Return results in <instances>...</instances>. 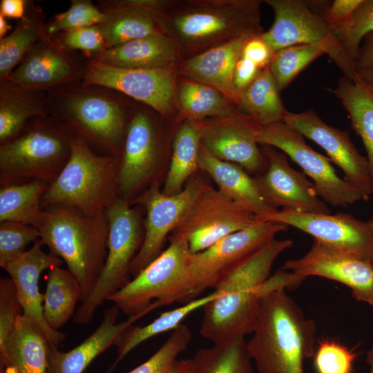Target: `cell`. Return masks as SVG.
<instances>
[{
	"mask_svg": "<svg viewBox=\"0 0 373 373\" xmlns=\"http://www.w3.org/2000/svg\"><path fill=\"white\" fill-rule=\"evenodd\" d=\"M293 245L289 238L273 239L219 282L214 289L220 294L202 308L200 334L203 338L216 344L251 334L262 296L278 288H296L305 280L284 269L269 276L276 258Z\"/></svg>",
	"mask_w": 373,
	"mask_h": 373,
	"instance_id": "6da1fadb",
	"label": "cell"
},
{
	"mask_svg": "<svg viewBox=\"0 0 373 373\" xmlns=\"http://www.w3.org/2000/svg\"><path fill=\"white\" fill-rule=\"evenodd\" d=\"M260 0H172L162 12V32L182 60L221 44L261 35Z\"/></svg>",
	"mask_w": 373,
	"mask_h": 373,
	"instance_id": "7a4b0ae2",
	"label": "cell"
},
{
	"mask_svg": "<svg viewBox=\"0 0 373 373\" xmlns=\"http://www.w3.org/2000/svg\"><path fill=\"white\" fill-rule=\"evenodd\" d=\"M248 350L258 373H304L316 350V324L308 318L285 288L260 298Z\"/></svg>",
	"mask_w": 373,
	"mask_h": 373,
	"instance_id": "3957f363",
	"label": "cell"
},
{
	"mask_svg": "<svg viewBox=\"0 0 373 373\" xmlns=\"http://www.w3.org/2000/svg\"><path fill=\"white\" fill-rule=\"evenodd\" d=\"M38 229L49 253L64 260L78 280L83 302L93 289L107 257L106 212L88 216L66 207H50L44 209Z\"/></svg>",
	"mask_w": 373,
	"mask_h": 373,
	"instance_id": "277c9868",
	"label": "cell"
},
{
	"mask_svg": "<svg viewBox=\"0 0 373 373\" xmlns=\"http://www.w3.org/2000/svg\"><path fill=\"white\" fill-rule=\"evenodd\" d=\"M120 157L100 155L79 135L74 138L68 162L41 199V207L61 206L97 216L119 197Z\"/></svg>",
	"mask_w": 373,
	"mask_h": 373,
	"instance_id": "5b68a950",
	"label": "cell"
},
{
	"mask_svg": "<svg viewBox=\"0 0 373 373\" xmlns=\"http://www.w3.org/2000/svg\"><path fill=\"white\" fill-rule=\"evenodd\" d=\"M77 135L48 115L32 119L15 137L0 145V186L34 180L49 184L68 162Z\"/></svg>",
	"mask_w": 373,
	"mask_h": 373,
	"instance_id": "8992f818",
	"label": "cell"
},
{
	"mask_svg": "<svg viewBox=\"0 0 373 373\" xmlns=\"http://www.w3.org/2000/svg\"><path fill=\"white\" fill-rule=\"evenodd\" d=\"M85 86L52 89L55 92L47 97L48 112L90 146L120 157L128 126L124 109L108 93Z\"/></svg>",
	"mask_w": 373,
	"mask_h": 373,
	"instance_id": "52a82bcc",
	"label": "cell"
},
{
	"mask_svg": "<svg viewBox=\"0 0 373 373\" xmlns=\"http://www.w3.org/2000/svg\"><path fill=\"white\" fill-rule=\"evenodd\" d=\"M168 240L170 245L166 249L108 298L128 318H142L173 303H186L191 254L185 239L169 237Z\"/></svg>",
	"mask_w": 373,
	"mask_h": 373,
	"instance_id": "ba28073f",
	"label": "cell"
},
{
	"mask_svg": "<svg viewBox=\"0 0 373 373\" xmlns=\"http://www.w3.org/2000/svg\"><path fill=\"white\" fill-rule=\"evenodd\" d=\"M108 225L107 257L90 294L81 303L73 322L88 325L97 308L131 281V266L144 238L139 211L119 197L106 211Z\"/></svg>",
	"mask_w": 373,
	"mask_h": 373,
	"instance_id": "9c48e42d",
	"label": "cell"
},
{
	"mask_svg": "<svg viewBox=\"0 0 373 373\" xmlns=\"http://www.w3.org/2000/svg\"><path fill=\"white\" fill-rule=\"evenodd\" d=\"M288 229L283 224L256 218L249 227L191 254L187 303L199 298L207 289H214L231 270L274 239L276 234Z\"/></svg>",
	"mask_w": 373,
	"mask_h": 373,
	"instance_id": "30bf717a",
	"label": "cell"
},
{
	"mask_svg": "<svg viewBox=\"0 0 373 373\" xmlns=\"http://www.w3.org/2000/svg\"><path fill=\"white\" fill-rule=\"evenodd\" d=\"M259 144L273 146L287 155L309 177L318 197L334 207H347L362 200L359 191L341 178L328 157L312 149L304 136L283 122L260 126Z\"/></svg>",
	"mask_w": 373,
	"mask_h": 373,
	"instance_id": "8fae6325",
	"label": "cell"
},
{
	"mask_svg": "<svg viewBox=\"0 0 373 373\" xmlns=\"http://www.w3.org/2000/svg\"><path fill=\"white\" fill-rule=\"evenodd\" d=\"M256 216L203 182L193 202L169 237L186 240L191 254L251 225Z\"/></svg>",
	"mask_w": 373,
	"mask_h": 373,
	"instance_id": "7c38bea8",
	"label": "cell"
},
{
	"mask_svg": "<svg viewBox=\"0 0 373 373\" xmlns=\"http://www.w3.org/2000/svg\"><path fill=\"white\" fill-rule=\"evenodd\" d=\"M177 66L158 69H126L91 59L83 83L122 93L163 116L171 114L176 98Z\"/></svg>",
	"mask_w": 373,
	"mask_h": 373,
	"instance_id": "4fadbf2b",
	"label": "cell"
},
{
	"mask_svg": "<svg viewBox=\"0 0 373 373\" xmlns=\"http://www.w3.org/2000/svg\"><path fill=\"white\" fill-rule=\"evenodd\" d=\"M256 218L294 227L314 240L373 263V218L362 220L347 213L316 214L286 209Z\"/></svg>",
	"mask_w": 373,
	"mask_h": 373,
	"instance_id": "5bb4252c",
	"label": "cell"
},
{
	"mask_svg": "<svg viewBox=\"0 0 373 373\" xmlns=\"http://www.w3.org/2000/svg\"><path fill=\"white\" fill-rule=\"evenodd\" d=\"M203 182L192 178L182 191L174 195L164 194L155 182L131 202L142 205L146 213L144 241L131 266L133 278L162 253L166 239L183 218Z\"/></svg>",
	"mask_w": 373,
	"mask_h": 373,
	"instance_id": "9a60e30c",
	"label": "cell"
},
{
	"mask_svg": "<svg viewBox=\"0 0 373 373\" xmlns=\"http://www.w3.org/2000/svg\"><path fill=\"white\" fill-rule=\"evenodd\" d=\"M283 122L320 146L332 163L343 172L345 180L367 200L373 193L368 162L351 141L348 131L329 126L312 109L287 111Z\"/></svg>",
	"mask_w": 373,
	"mask_h": 373,
	"instance_id": "2e32d148",
	"label": "cell"
},
{
	"mask_svg": "<svg viewBox=\"0 0 373 373\" xmlns=\"http://www.w3.org/2000/svg\"><path fill=\"white\" fill-rule=\"evenodd\" d=\"M201 145L213 157L240 165L249 173L261 172L266 160L257 141L260 125L239 111L228 117L191 120Z\"/></svg>",
	"mask_w": 373,
	"mask_h": 373,
	"instance_id": "e0dca14e",
	"label": "cell"
},
{
	"mask_svg": "<svg viewBox=\"0 0 373 373\" xmlns=\"http://www.w3.org/2000/svg\"><path fill=\"white\" fill-rule=\"evenodd\" d=\"M266 160L263 173L254 180L265 202L272 209L308 213H330L327 204L317 195L306 175L293 169L281 151L262 145Z\"/></svg>",
	"mask_w": 373,
	"mask_h": 373,
	"instance_id": "ac0fdd59",
	"label": "cell"
},
{
	"mask_svg": "<svg viewBox=\"0 0 373 373\" xmlns=\"http://www.w3.org/2000/svg\"><path fill=\"white\" fill-rule=\"evenodd\" d=\"M282 269L307 278L320 276L344 284L357 300L373 305V263L314 240L301 258L285 261Z\"/></svg>",
	"mask_w": 373,
	"mask_h": 373,
	"instance_id": "d6986e66",
	"label": "cell"
},
{
	"mask_svg": "<svg viewBox=\"0 0 373 373\" xmlns=\"http://www.w3.org/2000/svg\"><path fill=\"white\" fill-rule=\"evenodd\" d=\"M159 161L158 140L154 124L144 112L134 114L126 128L119 160L118 189L120 198L131 202L149 187Z\"/></svg>",
	"mask_w": 373,
	"mask_h": 373,
	"instance_id": "ffe728a7",
	"label": "cell"
},
{
	"mask_svg": "<svg viewBox=\"0 0 373 373\" xmlns=\"http://www.w3.org/2000/svg\"><path fill=\"white\" fill-rule=\"evenodd\" d=\"M274 13L272 26L260 37L276 52L292 46L339 44L322 15L302 0H265Z\"/></svg>",
	"mask_w": 373,
	"mask_h": 373,
	"instance_id": "44dd1931",
	"label": "cell"
},
{
	"mask_svg": "<svg viewBox=\"0 0 373 373\" xmlns=\"http://www.w3.org/2000/svg\"><path fill=\"white\" fill-rule=\"evenodd\" d=\"M44 246L39 238L23 256L9 262L3 269L16 286L23 307V316L43 332L51 346L58 347L65 335L51 329L44 319V295L39 290V279L44 270L60 266L62 260L46 253L42 249Z\"/></svg>",
	"mask_w": 373,
	"mask_h": 373,
	"instance_id": "7402d4cb",
	"label": "cell"
},
{
	"mask_svg": "<svg viewBox=\"0 0 373 373\" xmlns=\"http://www.w3.org/2000/svg\"><path fill=\"white\" fill-rule=\"evenodd\" d=\"M84 70L57 42L47 37L37 43L5 80L24 88L52 90L75 82Z\"/></svg>",
	"mask_w": 373,
	"mask_h": 373,
	"instance_id": "603a6c76",
	"label": "cell"
},
{
	"mask_svg": "<svg viewBox=\"0 0 373 373\" xmlns=\"http://www.w3.org/2000/svg\"><path fill=\"white\" fill-rule=\"evenodd\" d=\"M120 310L113 305L104 312L98 327L82 343L68 352L50 346L46 373H83L97 356L114 343L118 336L141 317L134 316L117 323Z\"/></svg>",
	"mask_w": 373,
	"mask_h": 373,
	"instance_id": "cb8c5ba5",
	"label": "cell"
},
{
	"mask_svg": "<svg viewBox=\"0 0 373 373\" xmlns=\"http://www.w3.org/2000/svg\"><path fill=\"white\" fill-rule=\"evenodd\" d=\"M252 37L235 39L182 59L178 72L185 78L217 89L236 106L231 88L233 73L245 44Z\"/></svg>",
	"mask_w": 373,
	"mask_h": 373,
	"instance_id": "d4e9b609",
	"label": "cell"
},
{
	"mask_svg": "<svg viewBox=\"0 0 373 373\" xmlns=\"http://www.w3.org/2000/svg\"><path fill=\"white\" fill-rule=\"evenodd\" d=\"M93 59L111 66L126 69L173 67L182 61L175 44L162 32L106 48Z\"/></svg>",
	"mask_w": 373,
	"mask_h": 373,
	"instance_id": "484cf974",
	"label": "cell"
},
{
	"mask_svg": "<svg viewBox=\"0 0 373 373\" xmlns=\"http://www.w3.org/2000/svg\"><path fill=\"white\" fill-rule=\"evenodd\" d=\"M50 346L38 327L19 316L0 350V373H46Z\"/></svg>",
	"mask_w": 373,
	"mask_h": 373,
	"instance_id": "4316f807",
	"label": "cell"
},
{
	"mask_svg": "<svg viewBox=\"0 0 373 373\" xmlns=\"http://www.w3.org/2000/svg\"><path fill=\"white\" fill-rule=\"evenodd\" d=\"M199 169L212 178L219 191L256 216L277 211L265 202L254 178L242 167L213 157L202 145L199 152Z\"/></svg>",
	"mask_w": 373,
	"mask_h": 373,
	"instance_id": "83f0119b",
	"label": "cell"
},
{
	"mask_svg": "<svg viewBox=\"0 0 373 373\" xmlns=\"http://www.w3.org/2000/svg\"><path fill=\"white\" fill-rule=\"evenodd\" d=\"M324 54L330 57L345 77L354 81L358 80L354 61L339 44L323 42L296 45L274 52L269 64V68L280 92L288 87L309 64Z\"/></svg>",
	"mask_w": 373,
	"mask_h": 373,
	"instance_id": "f1b7e54d",
	"label": "cell"
},
{
	"mask_svg": "<svg viewBox=\"0 0 373 373\" xmlns=\"http://www.w3.org/2000/svg\"><path fill=\"white\" fill-rule=\"evenodd\" d=\"M0 86V143L16 137L33 118L48 115L47 96L8 80Z\"/></svg>",
	"mask_w": 373,
	"mask_h": 373,
	"instance_id": "f546056e",
	"label": "cell"
},
{
	"mask_svg": "<svg viewBox=\"0 0 373 373\" xmlns=\"http://www.w3.org/2000/svg\"><path fill=\"white\" fill-rule=\"evenodd\" d=\"M329 90L347 112L352 128L364 144L373 184V94L361 80L346 77L339 79L336 86Z\"/></svg>",
	"mask_w": 373,
	"mask_h": 373,
	"instance_id": "4dcf8cb0",
	"label": "cell"
},
{
	"mask_svg": "<svg viewBox=\"0 0 373 373\" xmlns=\"http://www.w3.org/2000/svg\"><path fill=\"white\" fill-rule=\"evenodd\" d=\"M46 281L44 316L48 326L58 331L73 317L77 303L82 302V291L73 274L60 266L48 269Z\"/></svg>",
	"mask_w": 373,
	"mask_h": 373,
	"instance_id": "1f68e13d",
	"label": "cell"
},
{
	"mask_svg": "<svg viewBox=\"0 0 373 373\" xmlns=\"http://www.w3.org/2000/svg\"><path fill=\"white\" fill-rule=\"evenodd\" d=\"M277 83L268 67L258 75L244 92L236 105L238 111L263 126L283 122L287 111Z\"/></svg>",
	"mask_w": 373,
	"mask_h": 373,
	"instance_id": "d6a6232c",
	"label": "cell"
},
{
	"mask_svg": "<svg viewBox=\"0 0 373 373\" xmlns=\"http://www.w3.org/2000/svg\"><path fill=\"white\" fill-rule=\"evenodd\" d=\"M221 291L213 289L209 294L199 297L180 307L161 313L157 318L144 326L133 325L124 329L116 338L114 345L117 347L118 356L110 371L129 352L146 340L162 333L173 330L179 327L182 321L189 314L203 307L218 297Z\"/></svg>",
	"mask_w": 373,
	"mask_h": 373,
	"instance_id": "836d02e7",
	"label": "cell"
},
{
	"mask_svg": "<svg viewBox=\"0 0 373 373\" xmlns=\"http://www.w3.org/2000/svg\"><path fill=\"white\" fill-rule=\"evenodd\" d=\"M165 9L156 7L125 8L108 14V19L100 25L106 48L153 34L163 33L160 17Z\"/></svg>",
	"mask_w": 373,
	"mask_h": 373,
	"instance_id": "e575fe53",
	"label": "cell"
},
{
	"mask_svg": "<svg viewBox=\"0 0 373 373\" xmlns=\"http://www.w3.org/2000/svg\"><path fill=\"white\" fill-rule=\"evenodd\" d=\"M48 186L39 180L1 186L0 222L12 221L39 228L44 217L41 199Z\"/></svg>",
	"mask_w": 373,
	"mask_h": 373,
	"instance_id": "d590c367",
	"label": "cell"
},
{
	"mask_svg": "<svg viewBox=\"0 0 373 373\" xmlns=\"http://www.w3.org/2000/svg\"><path fill=\"white\" fill-rule=\"evenodd\" d=\"M176 97L189 120L224 117L238 111L236 104L217 89L187 78L176 86Z\"/></svg>",
	"mask_w": 373,
	"mask_h": 373,
	"instance_id": "8d00e7d4",
	"label": "cell"
},
{
	"mask_svg": "<svg viewBox=\"0 0 373 373\" xmlns=\"http://www.w3.org/2000/svg\"><path fill=\"white\" fill-rule=\"evenodd\" d=\"M199 133L191 120L186 119L177 131L171 160L162 192L166 195L178 194L191 176L199 169L200 149Z\"/></svg>",
	"mask_w": 373,
	"mask_h": 373,
	"instance_id": "74e56055",
	"label": "cell"
},
{
	"mask_svg": "<svg viewBox=\"0 0 373 373\" xmlns=\"http://www.w3.org/2000/svg\"><path fill=\"white\" fill-rule=\"evenodd\" d=\"M190 359L191 373H254L245 336L200 348Z\"/></svg>",
	"mask_w": 373,
	"mask_h": 373,
	"instance_id": "f35d334b",
	"label": "cell"
},
{
	"mask_svg": "<svg viewBox=\"0 0 373 373\" xmlns=\"http://www.w3.org/2000/svg\"><path fill=\"white\" fill-rule=\"evenodd\" d=\"M26 14L15 29L0 40V77L6 79L26 55L40 41L48 37L41 18V12L33 9Z\"/></svg>",
	"mask_w": 373,
	"mask_h": 373,
	"instance_id": "ab89813d",
	"label": "cell"
},
{
	"mask_svg": "<svg viewBox=\"0 0 373 373\" xmlns=\"http://www.w3.org/2000/svg\"><path fill=\"white\" fill-rule=\"evenodd\" d=\"M108 17L90 1L73 0L67 10L56 15L45 25V30L47 35L51 38L58 32L103 24Z\"/></svg>",
	"mask_w": 373,
	"mask_h": 373,
	"instance_id": "60d3db41",
	"label": "cell"
},
{
	"mask_svg": "<svg viewBox=\"0 0 373 373\" xmlns=\"http://www.w3.org/2000/svg\"><path fill=\"white\" fill-rule=\"evenodd\" d=\"M191 338L190 329L182 323L149 359L128 373H169L179 354L187 349Z\"/></svg>",
	"mask_w": 373,
	"mask_h": 373,
	"instance_id": "b9f144b4",
	"label": "cell"
},
{
	"mask_svg": "<svg viewBox=\"0 0 373 373\" xmlns=\"http://www.w3.org/2000/svg\"><path fill=\"white\" fill-rule=\"evenodd\" d=\"M373 33V0H363L351 19L334 37L344 52L355 63L366 36Z\"/></svg>",
	"mask_w": 373,
	"mask_h": 373,
	"instance_id": "7bdbcfd3",
	"label": "cell"
},
{
	"mask_svg": "<svg viewBox=\"0 0 373 373\" xmlns=\"http://www.w3.org/2000/svg\"><path fill=\"white\" fill-rule=\"evenodd\" d=\"M38 228L21 222H0V266L3 268L9 262L23 256L27 246L40 238Z\"/></svg>",
	"mask_w": 373,
	"mask_h": 373,
	"instance_id": "ee69618b",
	"label": "cell"
},
{
	"mask_svg": "<svg viewBox=\"0 0 373 373\" xmlns=\"http://www.w3.org/2000/svg\"><path fill=\"white\" fill-rule=\"evenodd\" d=\"M313 358L316 373H352L356 353L338 342L323 340Z\"/></svg>",
	"mask_w": 373,
	"mask_h": 373,
	"instance_id": "f6af8a7d",
	"label": "cell"
},
{
	"mask_svg": "<svg viewBox=\"0 0 373 373\" xmlns=\"http://www.w3.org/2000/svg\"><path fill=\"white\" fill-rule=\"evenodd\" d=\"M16 286L10 276L0 278V350L12 332L17 318L23 315Z\"/></svg>",
	"mask_w": 373,
	"mask_h": 373,
	"instance_id": "bcb514c9",
	"label": "cell"
},
{
	"mask_svg": "<svg viewBox=\"0 0 373 373\" xmlns=\"http://www.w3.org/2000/svg\"><path fill=\"white\" fill-rule=\"evenodd\" d=\"M61 35L57 43L65 49L79 50L95 55L106 49L100 25L64 32Z\"/></svg>",
	"mask_w": 373,
	"mask_h": 373,
	"instance_id": "7dc6e473",
	"label": "cell"
},
{
	"mask_svg": "<svg viewBox=\"0 0 373 373\" xmlns=\"http://www.w3.org/2000/svg\"><path fill=\"white\" fill-rule=\"evenodd\" d=\"M363 0H334L322 15L333 35L351 19Z\"/></svg>",
	"mask_w": 373,
	"mask_h": 373,
	"instance_id": "c3c4849f",
	"label": "cell"
},
{
	"mask_svg": "<svg viewBox=\"0 0 373 373\" xmlns=\"http://www.w3.org/2000/svg\"><path fill=\"white\" fill-rule=\"evenodd\" d=\"M260 70L254 62L242 55L239 59L233 70L231 82V88L237 104L242 95L254 82Z\"/></svg>",
	"mask_w": 373,
	"mask_h": 373,
	"instance_id": "681fc988",
	"label": "cell"
},
{
	"mask_svg": "<svg viewBox=\"0 0 373 373\" xmlns=\"http://www.w3.org/2000/svg\"><path fill=\"white\" fill-rule=\"evenodd\" d=\"M274 55V51L260 35L249 39L242 50V56L251 60L260 69L269 66Z\"/></svg>",
	"mask_w": 373,
	"mask_h": 373,
	"instance_id": "f907efd6",
	"label": "cell"
},
{
	"mask_svg": "<svg viewBox=\"0 0 373 373\" xmlns=\"http://www.w3.org/2000/svg\"><path fill=\"white\" fill-rule=\"evenodd\" d=\"M355 65L358 72L373 67V33L362 41Z\"/></svg>",
	"mask_w": 373,
	"mask_h": 373,
	"instance_id": "816d5d0a",
	"label": "cell"
},
{
	"mask_svg": "<svg viewBox=\"0 0 373 373\" xmlns=\"http://www.w3.org/2000/svg\"><path fill=\"white\" fill-rule=\"evenodd\" d=\"M26 6L25 0H1L0 14L6 18L22 19L26 14Z\"/></svg>",
	"mask_w": 373,
	"mask_h": 373,
	"instance_id": "f5cc1de1",
	"label": "cell"
},
{
	"mask_svg": "<svg viewBox=\"0 0 373 373\" xmlns=\"http://www.w3.org/2000/svg\"><path fill=\"white\" fill-rule=\"evenodd\" d=\"M360 80L373 94V67L358 72Z\"/></svg>",
	"mask_w": 373,
	"mask_h": 373,
	"instance_id": "db71d44e",
	"label": "cell"
},
{
	"mask_svg": "<svg viewBox=\"0 0 373 373\" xmlns=\"http://www.w3.org/2000/svg\"><path fill=\"white\" fill-rule=\"evenodd\" d=\"M169 373H191V359L177 360Z\"/></svg>",
	"mask_w": 373,
	"mask_h": 373,
	"instance_id": "11a10c76",
	"label": "cell"
},
{
	"mask_svg": "<svg viewBox=\"0 0 373 373\" xmlns=\"http://www.w3.org/2000/svg\"><path fill=\"white\" fill-rule=\"evenodd\" d=\"M12 29L11 26L7 22L6 18L0 14V39L6 36V33Z\"/></svg>",
	"mask_w": 373,
	"mask_h": 373,
	"instance_id": "9f6ffc18",
	"label": "cell"
},
{
	"mask_svg": "<svg viewBox=\"0 0 373 373\" xmlns=\"http://www.w3.org/2000/svg\"><path fill=\"white\" fill-rule=\"evenodd\" d=\"M366 362L370 366V373H373V348L368 351L366 357Z\"/></svg>",
	"mask_w": 373,
	"mask_h": 373,
	"instance_id": "6f0895ef",
	"label": "cell"
}]
</instances>
